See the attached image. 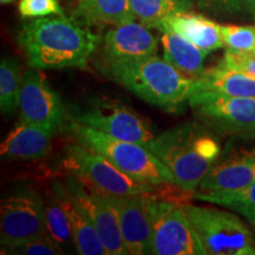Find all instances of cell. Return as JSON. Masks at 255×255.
Wrapping results in <instances>:
<instances>
[{
  "mask_svg": "<svg viewBox=\"0 0 255 255\" xmlns=\"http://www.w3.org/2000/svg\"><path fill=\"white\" fill-rule=\"evenodd\" d=\"M252 55H253V56H255V49H254V51H253V52H252Z\"/></svg>",
  "mask_w": 255,
  "mask_h": 255,
  "instance_id": "obj_34",
  "label": "cell"
},
{
  "mask_svg": "<svg viewBox=\"0 0 255 255\" xmlns=\"http://www.w3.org/2000/svg\"><path fill=\"white\" fill-rule=\"evenodd\" d=\"M148 199L152 221L150 254L207 255L182 205L157 200L152 193Z\"/></svg>",
  "mask_w": 255,
  "mask_h": 255,
  "instance_id": "obj_8",
  "label": "cell"
},
{
  "mask_svg": "<svg viewBox=\"0 0 255 255\" xmlns=\"http://www.w3.org/2000/svg\"><path fill=\"white\" fill-rule=\"evenodd\" d=\"M18 9L23 18H43L64 14L58 0H20Z\"/></svg>",
  "mask_w": 255,
  "mask_h": 255,
  "instance_id": "obj_28",
  "label": "cell"
},
{
  "mask_svg": "<svg viewBox=\"0 0 255 255\" xmlns=\"http://www.w3.org/2000/svg\"><path fill=\"white\" fill-rule=\"evenodd\" d=\"M195 82L196 91H212L227 96L255 98V77L238 70L218 65L206 70Z\"/></svg>",
  "mask_w": 255,
  "mask_h": 255,
  "instance_id": "obj_20",
  "label": "cell"
},
{
  "mask_svg": "<svg viewBox=\"0 0 255 255\" xmlns=\"http://www.w3.org/2000/svg\"><path fill=\"white\" fill-rule=\"evenodd\" d=\"M194 197L200 201H206L209 203L234 208L238 206L255 207V182L244 189L233 191V193L222 194V195H209V194L194 193Z\"/></svg>",
  "mask_w": 255,
  "mask_h": 255,
  "instance_id": "obj_27",
  "label": "cell"
},
{
  "mask_svg": "<svg viewBox=\"0 0 255 255\" xmlns=\"http://www.w3.org/2000/svg\"><path fill=\"white\" fill-rule=\"evenodd\" d=\"M2 253L19 255H60L64 251L49 234L2 248Z\"/></svg>",
  "mask_w": 255,
  "mask_h": 255,
  "instance_id": "obj_26",
  "label": "cell"
},
{
  "mask_svg": "<svg viewBox=\"0 0 255 255\" xmlns=\"http://www.w3.org/2000/svg\"><path fill=\"white\" fill-rule=\"evenodd\" d=\"M21 76L15 59L4 57L0 63V109L4 116H11L19 109Z\"/></svg>",
  "mask_w": 255,
  "mask_h": 255,
  "instance_id": "obj_24",
  "label": "cell"
},
{
  "mask_svg": "<svg viewBox=\"0 0 255 255\" xmlns=\"http://www.w3.org/2000/svg\"><path fill=\"white\" fill-rule=\"evenodd\" d=\"M221 34L227 50L241 53H252L255 49V25L238 26L221 25Z\"/></svg>",
  "mask_w": 255,
  "mask_h": 255,
  "instance_id": "obj_25",
  "label": "cell"
},
{
  "mask_svg": "<svg viewBox=\"0 0 255 255\" xmlns=\"http://www.w3.org/2000/svg\"><path fill=\"white\" fill-rule=\"evenodd\" d=\"M55 132L20 121L0 145V155L6 159H38L51 148Z\"/></svg>",
  "mask_w": 255,
  "mask_h": 255,
  "instance_id": "obj_17",
  "label": "cell"
},
{
  "mask_svg": "<svg viewBox=\"0 0 255 255\" xmlns=\"http://www.w3.org/2000/svg\"><path fill=\"white\" fill-rule=\"evenodd\" d=\"M45 218L47 234L63 251L70 250L71 245L75 246L71 222L59 191L55 186H52V191L46 196Z\"/></svg>",
  "mask_w": 255,
  "mask_h": 255,
  "instance_id": "obj_22",
  "label": "cell"
},
{
  "mask_svg": "<svg viewBox=\"0 0 255 255\" xmlns=\"http://www.w3.org/2000/svg\"><path fill=\"white\" fill-rule=\"evenodd\" d=\"M255 182V152H242L215 163L201 181L200 193L222 195Z\"/></svg>",
  "mask_w": 255,
  "mask_h": 255,
  "instance_id": "obj_14",
  "label": "cell"
},
{
  "mask_svg": "<svg viewBox=\"0 0 255 255\" xmlns=\"http://www.w3.org/2000/svg\"><path fill=\"white\" fill-rule=\"evenodd\" d=\"M132 13L141 24L156 27L169 15L190 11L193 0H130Z\"/></svg>",
  "mask_w": 255,
  "mask_h": 255,
  "instance_id": "obj_23",
  "label": "cell"
},
{
  "mask_svg": "<svg viewBox=\"0 0 255 255\" xmlns=\"http://www.w3.org/2000/svg\"><path fill=\"white\" fill-rule=\"evenodd\" d=\"M188 104L197 116L220 132L255 137V98L196 91Z\"/></svg>",
  "mask_w": 255,
  "mask_h": 255,
  "instance_id": "obj_9",
  "label": "cell"
},
{
  "mask_svg": "<svg viewBox=\"0 0 255 255\" xmlns=\"http://www.w3.org/2000/svg\"><path fill=\"white\" fill-rule=\"evenodd\" d=\"M20 121L56 132L63 126L65 115L59 95L37 69L21 75Z\"/></svg>",
  "mask_w": 255,
  "mask_h": 255,
  "instance_id": "obj_10",
  "label": "cell"
},
{
  "mask_svg": "<svg viewBox=\"0 0 255 255\" xmlns=\"http://www.w3.org/2000/svg\"><path fill=\"white\" fill-rule=\"evenodd\" d=\"M65 186L70 194L87 209L107 254H129L123 241L119 216L107 195L75 175L68 177Z\"/></svg>",
  "mask_w": 255,
  "mask_h": 255,
  "instance_id": "obj_11",
  "label": "cell"
},
{
  "mask_svg": "<svg viewBox=\"0 0 255 255\" xmlns=\"http://www.w3.org/2000/svg\"><path fill=\"white\" fill-rule=\"evenodd\" d=\"M14 0H0V2H1L2 5H6V4H9V2H13Z\"/></svg>",
  "mask_w": 255,
  "mask_h": 255,
  "instance_id": "obj_33",
  "label": "cell"
},
{
  "mask_svg": "<svg viewBox=\"0 0 255 255\" xmlns=\"http://www.w3.org/2000/svg\"><path fill=\"white\" fill-rule=\"evenodd\" d=\"M235 212L240 213L242 216H245L250 225L253 228V231L255 232V207H246V206H238L232 208Z\"/></svg>",
  "mask_w": 255,
  "mask_h": 255,
  "instance_id": "obj_31",
  "label": "cell"
},
{
  "mask_svg": "<svg viewBox=\"0 0 255 255\" xmlns=\"http://www.w3.org/2000/svg\"><path fill=\"white\" fill-rule=\"evenodd\" d=\"M248 12L255 19V0H248Z\"/></svg>",
  "mask_w": 255,
  "mask_h": 255,
  "instance_id": "obj_32",
  "label": "cell"
},
{
  "mask_svg": "<svg viewBox=\"0 0 255 255\" xmlns=\"http://www.w3.org/2000/svg\"><path fill=\"white\" fill-rule=\"evenodd\" d=\"M75 13L91 25H121L135 20L130 0H77Z\"/></svg>",
  "mask_w": 255,
  "mask_h": 255,
  "instance_id": "obj_21",
  "label": "cell"
},
{
  "mask_svg": "<svg viewBox=\"0 0 255 255\" xmlns=\"http://www.w3.org/2000/svg\"><path fill=\"white\" fill-rule=\"evenodd\" d=\"M206 254L255 255V235L234 213L214 207L182 203Z\"/></svg>",
  "mask_w": 255,
  "mask_h": 255,
  "instance_id": "obj_5",
  "label": "cell"
},
{
  "mask_svg": "<svg viewBox=\"0 0 255 255\" xmlns=\"http://www.w3.org/2000/svg\"><path fill=\"white\" fill-rule=\"evenodd\" d=\"M64 168L104 195L126 196L155 193L158 186L143 183L120 170L109 159L84 145H72L66 151Z\"/></svg>",
  "mask_w": 255,
  "mask_h": 255,
  "instance_id": "obj_7",
  "label": "cell"
},
{
  "mask_svg": "<svg viewBox=\"0 0 255 255\" xmlns=\"http://www.w3.org/2000/svg\"><path fill=\"white\" fill-rule=\"evenodd\" d=\"M148 195H107L119 216L124 245L130 255L150 254L152 221Z\"/></svg>",
  "mask_w": 255,
  "mask_h": 255,
  "instance_id": "obj_13",
  "label": "cell"
},
{
  "mask_svg": "<svg viewBox=\"0 0 255 255\" xmlns=\"http://www.w3.org/2000/svg\"><path fill=\"white\" fill-rule=\"evenodd\" d=\"M219 65L223 68L246 72L255 77V56L252 53H241L227 50Z\"/></svg>",
  "mask_w": 255,
  "mask_h": 255,
  "instance_id": "obj_30",
  "label": "cell"
},
{
  "mask_svg": "<svg viewBox=\"0 0 255 255\" xmlns=\"http://www.w3.org/2000/svg\"><path fill=\"white\" fill-rule=\"evenodd\" d=\"M156 28L159 31H171L180 34L207 55L225 46L221 34V25L203 14L194 13L190 11L169 15Z\"/></svg>",
  "mask_w": 255,
  "mask_h": 255,
  "instance_id": "obj_16",
  "label": "cell"
},
{
  "mask_svg": "<svg viewBox=\"0 0 255 255\" xmlns=\"http://www.w3.org/2000/svg\"><path fill=\"white\" fill-rule=\"evenodd\" d=\"M158 39L148 26L129 21L116 25L104 37V53L110 60L132 59L157 52Z\"/></svg>",
  "mask_w": 255,
  "mask_h": 255,
  "instance_id": "obj_15",
  "label": "cell"
},
{
  "mask_svg": "<svg viewBox=\"0 0 255 255\" xmlns=\"http://www.w3.org/2000/svg\"><path fill=\"white\" fill-rule=\"evenodd\" d=\"M75 122L103 131L115 138L148 145L155 135L150 126L121 104L100 102L75 116Z\"/></svg>",
  "mask_w": 255,
  "mask_h": 255,
  "instance_id": "obj_12",
  "label": "cell"
},
{
  "mask_svg": "<svg viewBox=\"0 0 255 255\" xmlns=\"http://www.w3.org/2000/svg\"><path fill=\"white\" fill-rule=\"evenodd\" d=\"M173 174L175 186L194 194L221 154L218 139L201 124L182 123L155 136L146 145Z\"/></svg>",
  "mask_w": 255,
  "mask_h": 255,
  "instance_id": "obj_2",
  "label": "cell"
},
{
  "mask_svg": "<svg viewBox=\"0 0 255 255\" xmlns=\"http://www.w3.org/2000/svg\"><path fill=\"white\" fill-rule=\"evenodd\" d=\"M161 32L163 58L187 77L200 78L206 72L203 63L207 53L175 32Z\"/></svg>",
  "mask_w": 255,
  "mask_h": 255,
  "instance_id": "obj_19",
  "label": "cell"
},
{
  "mask_svg": "<svg viewBox=\"0 0 255 255\" xmlns=\"http://www.w3.org/2000/svg\"><path fill=\"white\" fill-rule=\"evenodd\" d=\"M202 11L214 15L232 17L248 12V0H196Z\"/></svg>",
  "mask_w": 255,
  "mask_h": 255,
  "instance_id": "obj_29",
  "label": "cell"
},
{
  "mask_svg": "<svg viewBox=\"0 0 255 255\" xmlns=\"http://www.w3.org/2000/svg\"><path fill=\"white\" fill-rule=\"evenodd\" d=\"M107 71L115 82L142 101L170 113L180 110L196 91L195 79L155 55L110 60Z\"/></svg>",
  "mask_w": 255,
  "mask_h": 255,
  "instance_id": "obj_3",
  "label": "cell"
},
{
  "mask_svg": "<svg viewBox=\"0 0 255 255\" xmlns=\"http://www.w3.org/2000/svg\"><path fill=\"white\" fill-rule=\"evenodd\" d=\"M72 130L84 146L98 152L120 170L143 183L164 186L175 184L171 171L148 146L115 138L94 128L72 123Z\"/></svg>",
  "mask_w": 255,
  "mask_h": 255,
  "instance_id": "obj_4",
  "label": "cell"
},
{
  "mask_svg": "<svg viewBox=\"0 0 255 255\" xmlns=\"http://www.w3.org/2000/svg\"><path fill=\"white\" fill-rule=\"evenodd\" d=\"M17 39L32 69H84L98 37L75 19L55 14L24 23Z\"/></svg>",
  "mask_w": 255,
  "mask_h": 255,
  "instance_id": "obj_1",
  "label": "cell"
},
{
  "mask_svg": "<svg viewBox=\"0 0 255 255\" xmlns=\"http://www.w3.org/2000/svg\"><path fill=\"white\" fill-rule=\"evenodd\" d=\"M53 186L59 191L71 222L77 253L81 255H108L87 209L70 194L66 186L60 183H55Z\"/></svg>",
  "mask_w": 255,
  "mask_h": 255,
  "instance_id": "obj_18",
  "label": "cell"
},
{
  "mask_svg": "<svg viewBox=\"0 0 255 255\" xmlns=\"http://www.w3.org/2000/svg\"><path fill=\"white\" fill-rule=\"evenodd\" d=\"M0 203L1 248L47 235L45 200L33 187L15 186Z\"/></svg>",
  "mask_w": 255,
  "mask_h": 255,
  "instance_id": "obj_6",
  "label": "cell"
}]
</instances>
